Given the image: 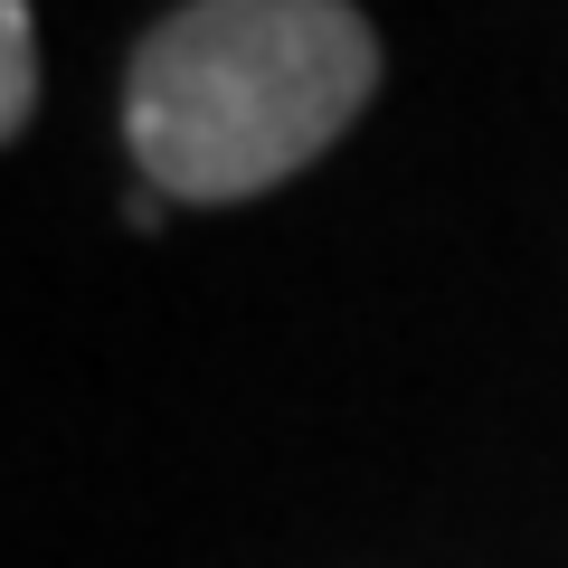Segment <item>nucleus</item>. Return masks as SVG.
<instances>
[{
  "label": "nucleus",
  "instance_id": "obj_1",
  "mask_svg": "<svg viewBox=\"0 0 568 568\" xmlns=\"http://www.w3.org/2000/svg\"><path fill=\"white\" fill-rule=\"evenodd\" d=\"M369 95L379 29L351 0H181L123 67V152L142 190L227 209L323 162Z\"/></svg>",
  "mask_w": 568,
  "mask_h": 568
},
{
  "label": "nucleus",
  "instance_id": "obj_2",
  "mask_svg": "<svg viewBox=\"0 0 568 568\" xmlns=\"http://www.w3.org/2000/svg\"><path fill=\"white\" fill-rule=\"evenodd\" d=\"M39 114V10L0 0V142H20Z\"/></svg>",
  "mask_w": 568,
  "mask_h": 568
}]
</instances>
